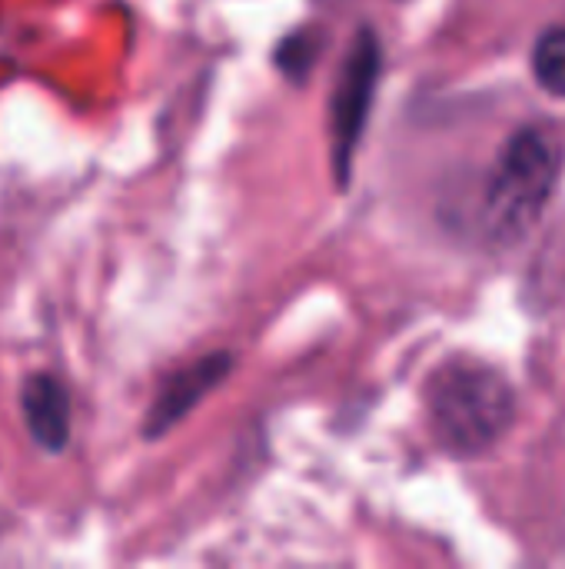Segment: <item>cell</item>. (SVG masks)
Segmentation results:
<instances>
[{
  "instance_id": "obj_1",
  "label": "cell",
  "mask_w": 565,
  "mask_h": 569,
  "mask_svg": "<svg viewBox=\"0 0 565 569\" xmlns=\"http://www.w3.org/2000/svg\"><path fill=\"white\" fill-rule=\"evenodd\" d=\"M430 427L453 457H480L506 437L516 417L509 380L476 360H450L426 390Z\"/></svg>"
},
{
  "instance_id": "obj_2",
  "label": "cell",
  "mask_w": 565,
  "mask_h": 569,
  "mask_svg": "<svg viewBox=\"0 0 565 569\" xmlns=\"http://www.w3.org/2000/svg\"><path fill=\"white\" fill-rule=\"evenodd\" d=\"M563 170L559 143L536 127L519 130L500 153L483 193L480 223L493 243H516L543 217Z\"/></svg>"
},
{
  "instance_id": "obj_3",
  "label": "cell",
  "mask_w": 565,
  "mask_h": 569,
  "mask_svg": "<svg viewBox=\"0 0 565 569\" xmlns=\"http://www.w3.org/2000/svg\"><path fill=\"white\" fill-rule=\"evenodd\" d=\"M380 70H383L380 37L363 27L356 33V40H353L346 60H343L340 80H336V90H333V100H330L333 170H336L340 187H346V180L353 177V157H356L360 137H363L370 110H373Z\"/></svg>"
},
{
  "instance_id": "obj_4",
  "label": "cell",
  "mask_w": 565,
  "mask_h": 569,
  "mask_svg": "<svg viewBox=\"0 0 565 569\" xmlns=\"http://www.w3.org/2000/svg\"><path fill=\"white\" fill-rule=\"evenodd\" d=\"M233 370V357L230 353H210L190 367H183L180 373H173L160 397L153 400L150 413H147V423H143V437L147 440H160L167 430H173L206 393H213L226 373Z\"/></svg>"
},
{
  "instance_id": "obj_5",
  "label": "cell",
  "mask_w": 565,
  "mask_h": 569,
  "mask_svg": "<svg viewBox=\"0 0 565 569\" xmlns=\"http://www.w3.org/2000/svg\"><path fill=\"white\" fill-rule=\"evenodd\" d=\"M20 410L40 450L60 453L70 443V393L57 377L33 373L20 390Z\"/></svg>"
},
{
  "instance_id": "obj_6",
  "label": "cell",
  "mask_w": 565,
  "mask_h": 569,
  "mask_svg": "<svg viewBox=\"0 0 565 569\" xmlns=\"http://www.w3.org/2000/svg\"><path fill=\"white\" fill-rule=\"evenodd\" d=\"M533 73L553 97H565V27L546 30L533 50Z\"/></svg>"
},
{
  "instance_id": "obj_7",
  "label": "cell",
  "mask_w": 565,
  "mask_h": 569,
  "mask_svg": "<svg viewBox=\"0 0 565 569\" xmlns=\"http://www.w3.org/2000/svg\"><path fill=\"white\" fill-rule=\"evenodd\" d=\"M316 53H320V40L316 33L310 30H300V33H290L280 50H276V67L293 77V80H303L310 73V67L316 63Z\"/></svg>"
}]
</instances>
